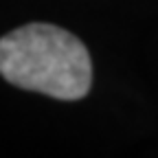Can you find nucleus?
Masks as SVG:
<instances>
[{
	"label": "nucleus",
	"mask_w": 158,
	"mask_h": 158,
	"mask_svg": "<svg viewBox=\"0 0 158 158\" xmlns=\"http://www.w3.org/2000/svg\"><path fill=\"white\" fill-rule=\"evenodd\" d=\"M0 75L22 90L77 101L92 86V62L73 33L31 22L0 37Z\"/></svg>",
	"instance_id": "f257e3e1"
}]
</instances>
